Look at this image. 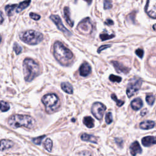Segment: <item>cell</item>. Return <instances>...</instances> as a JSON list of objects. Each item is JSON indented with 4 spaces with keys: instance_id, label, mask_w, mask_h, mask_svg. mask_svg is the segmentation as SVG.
<instances>
[{
    "instance_id": "1",
    "label": "cell",
    "mask_w": 156,
    "mask_h": 156,
    "mask_svg": "<svg viewBox=\"0 0 156 156\" xmlns=\"http://www.w3.org/2000/svg\"><path fill=\"white\" fill-rule=\"evenodd\" d=\"M54 56L55 59L63 66H68L73 58L72 52L60 41L54 44Z\"/></svg>"
},
{
    "instance_id": "2",
    "label": "cell",
    "mask_w": 156,
    "mask_h": 156,
    "mask_svg": "<svg viewBox=\"0 0 156 156\" xmlns=\"http://www.w3.org/2000/svg\"><path fill=\"white\" fill-rule=\"evenodd\" d=\"M8 124L10 127L14 129L24 127L32 129L36 126V121L30 116L16 114L11 116L9 118Z\"/></svg>"
},
{
    "instance_id": "3",
    "label": "cell",
    "mask_w": 156,
    "mask_h": 156,
    "mask_svg": "<svg viewBox=\"0 0 156 156\" xmlns=\"http://www.w3.org/2000/svg\"><path fill=\"white\" fill-rule=\"evenodd\" d=\"M23 72L25 80L31 82L39 75L40 68L38 64L34 60L27 58L23 61Z\"/></svg>"
},
{
    "instance_id": "4",
    "label": "cell",
    "mask_w": 156,
    "mask_h": 156,
    "mask_svg": "<svg viewBox=\"0 0 156 156\" xmlns=\"http://www.w3.org/2000/svg\"><path fill=\"white\" fill-rule=\"evenodd\" d=\"M20 39L24 43L34 45L40 43L43 39V35L41 33L34 30H28L20 34Z\"/></svg>"
},
{
    "instance_id": "5",
    "label": "cell",
    "mask_w": 156,
    "mask_h": 156,
    "mask_svg": "<svg viewBox=\"0 0 156 156\" xmlns=\"http://www.w3.org/2000/svg\"><path fill=\"white\" fill-rule=\"evenodd\" d=\"M41 101L45 106L46 111L49 113L55 112L60 105L59 98L54 93H50L44 95L42 98Z\"/></svg>"
},
{
    "instance_id": "6",
    "label": "cell",
    "mask_w": 156,
    "mask_h": 156,
    "mask_svg": "<svg viewBox=\"0 0 156 156\" xmlns=\"http://www.w3.org/2000/svg\"><path fill=\"white\" fill-rule=\"evenodd\" d=\"M142 84V80L140 78H134L131 79L128 84L126 94L129 98L133 96L140 88Z\"/></svg>"
},
{
    "instance_id": "7",
    "label": "cell",
    "mask_w": 156,
    "mask_h": 156,
    "mask_svg": "<svg viewBox=\"0 0 156 156\" xmlns=\"http://www.w3.org/2000/svg\"><path fill=\"white\" fill-rule=\"evenodd\" d=\"M77 28L79 32L82 34H90L93 30V24L90 19L89 18H86L79 23Z\"/></svg>"
},
{
    "instance_id": "8",
    "label": "cell",
    "mask_w": 156,
    "mask_h": 156,
    "mask_svg": "<svg viewBox=\"0 0 156 156\" xmlns=\"http://www.w3.org/2000/svg\"><path fill=\"white\" fill-rule=\"evenodd\" d=\"M106 110V107L102 103L95 102L93 104L91 111L93 116L98 119H101Z\"/></svg>"
},
{
    "instance_id": "9",
    "label": "cell",
    "mask_w": 156,
    "mask_h": 156,
    "mask_svg": "<svg viewBox=\"0 0 156 156\" xmlns=\"http://www.w3.org/2000/svg\"><path fill=\"white\" fill-rule=\"evenodd\" d=\"M50 18L51 19V20L55 23V24L56 25V26L57 27V28L62 31L63 33H64L67 36H71V33L69 30H68L63 24L61 18H60L59 16L56 15H52L50 16Z\"/></svg>"
},
{
    "instance_id": "10",
    "label": "cell",
    "mask_w": 156,
    "mask_h": 156,
    "mask_svg": "<svg viewBox=\"0 0 156 156\" xmlns=\"http://www.w3.org/2000/svg\"><path fill=\"white\" fill-rule=\"evenodd\" d=\"M145 11L147 14L153 19L156 18V0H147Z\"/></svg>"
},
{
    "instance_id": "11",
    "label": "cell",
    "mask_w": 156,
    "mask_h": 156,
    "mask_svg": "<svg viewBox=\"0 0 156 156\" xmlns=\"http://www.w3.org/2000/svg\"><path fill=\"white\" fill-rule=\"evenodd\" d=\"M91 72V66L87 62H84L81 65L79 68V73L80 75L83 77L88 76Z\"/></svg>"
},
{
    "instance_id": "12",
    "label": "cell",
    "mask_w": 156,
    "mask_h": 156,
    "mask_svg": "<svg viewBox=\"0 0 156 156\" xmlns=\"http://www.w3.org/2000/svg\"><path fill=\"white\" fill-rule=\"evenodd\" d=\"M112 63L115 67V69L118 73H122L124 74H127L130 71V68L125 66L123 64L117 62V61H112Z\"/></svg>"
},
{
    "instance_id": "13",
    "label": "cell",
    "mask_w": 156,
    "mask_h": 156,
    "mask_svg": "<svg viewBox=\"0 0 156 156\" xmlns=\"http://www.w3.org/2000/svg\"><path fill=\"white\" fill-rule=\"evenodd\" d=\"M130 152L132 155H136L138 154H141L142 149L138 141H134L130 146Z\"/></svg>"
},
{
    "instance_id": "14",
    "label": "cell",
    "mask_w": 156,
    "mask_h": 156,
    "mask_svg": "<svg viewBox=\"0 0 156 156\" xmlns=\"http://www.w3.org/2000/svg\"><path fill=\"white\" fill-rule=\"evenodd\" d=\"M141 143L144 146L149 147L155 144V138L153 136H147L142 138Z\"/></svg>"
},
{
    "instance_id": "15",
    "label": "cell",
    "mask_w": 156,
    "mask_h": 156,
    "mask_svg": "<svg viewBox=\"0 0 156 156\" xmlns=\"http://www.w3.org/2000/svg\"><path fill=\"white\" fill-rule=\"evenodd\" d=\"M14 143L12 141L6 139H3L0 141V151H3L5 149H10L13 147Z\"/></svg>"
},
{
    "instance_id": "16",
    "label": "cell",
    "mask_w": 156,
    "mask_h": 156,
    "mask_svg": "<svg viewBox=\"0 0 156 156\" xmlns=\"http://www.w3.org/2000/svg\"><path fill=\"white\" fill-rule=\"evenodd\" d=\"M80 138L82 140L85 141H88V142H91L93 143H98V138L95 136L93 135H90L87 133H83Z\"/></svg>"
},
{
    "instance_id": "17",
    "label": "cell",
    "mask_w": 156,
    "mask_h": 156,
    "mask_svg": "<svg viewBox=\"0 0 156 156\" xmlns=\"http://www.w3.org/2000/svg\"><path fill=\"white\" fill-rule=\"evenodd\" d=\"M155 126V122L153 121L147 120L141 122L140 124V127L144 130H148L154 128Z\"/></svg>"
},
{
    "instance_id": "18",
    "label": "cell",
    "mask_w": 156,
    "mask_h": 156,
    "mask_svg": "<svg viewBox=\"0 0 156 156\" xmlns=\"http://www.w3.org/2000/svg\"><path fill=\"white\" fill-rule=\"evenodd\" d=\"M31 0H25L24 1H22L20 2L19 4H16V8H15V12L16 13H19L21 12L22 10L25 9L26 7H27L30 3Z\"/></svg>"
},
{
    "instance_id": "19",
    "label": "cell",
    "mask_w": 156,
    "mask_h": 156,
    "mask_svg": "<svg viewBox=\"0 0 156 156\" xmlns=\"http://www.w3.org/2000/svg\"><path fill=\"white\" fill-rule=\"evenodd\" d=\"M143 106V101L142 100L138 98L134 99L132 102H131V107L134 110H140Z\"/></svg>"
},
{
    "instance_id": "20",
    "label": "cell",
    "mask_w": 156,
    "mask_h": 156,
    "mask_svg": "<svg viewBox=\"0 0 156 156\" xmlns=\"http://www.w3.org/2000/svg\"><path fill=\"white\" fill-rule=\"evenodd\" d=\"M63 13H64V18L66 23L70 27H73L74 25V22L71 20L70 18V12L69 9L68 7H65L63 9Z\"/></svg>"
},
{
    "instance_id": "21",
    "label": "cell",
    "mask_w": 156,
    "mask_h": 156,
    "mask_svg": "<svg viewBox=\"0 0 156 156\" xmlns=\"http://www.w3.org/2000/svg\"><path fill=\"white\" fill-rule=\"evenodd\" d=\"M61 88L66 93L72 94L73 93V88L72 85L68 82L62 83Z\"/></svg>"
},
{
    "instance_id": "22",
    "label": "cell",
    "mask_w": 156,
    "mask_h": 156,
    "mask_svg": "<svg viewBox=\"0 0 156 156\" xmlns=\"http://www.w3.org/2000/svg\"><path fill=\"white\" fill-rule=\"evenodd\" d=\"M83 124L88 128H92L94 127V120L91 116H85L83 119Z\"/></svg>"
},
{
    "instance_id": "23",
    "label": "cell",
    "mask_w": 156,
    "mask_h": 156,
    "mask_svg": "<svg viewBox=\"0 0 156 156\" xmlns=\"http://www.w3.org/2000/svg\"><path fill=\"white\" fill-rule=\"evenodd\" d=\"M16 4H10L7 5L5 7V10L8 16H11L13 15V12L15 11V8H16Z\"/></svg>"
},
{
    "instance_id": "24",
    "label": "cell",
    "mask_w": 156,
    "mask_h": 156,
    "mask_svg": "<svg viewBox=\"0 0 156 156\" xmlns=\"http://www.w3.org/2000/svg\"><path fill=\"white\" fill-rule=\"evenodd\" d=\"M44 147L48 152H51L52 147V141L50 138H47L43 143Z\"/></svg>"
},
{
    "instance_id": "25",
    "label": "cell",
    "mask_w": 156,
    "mask_h": 156,
    "mask_svg": "<svg viewBox=\"0 0 156 156\" xmlns=\"http://www.w3.org/2000/svg\"><path fill=\"white\" fill-rule=\"evenodd\" d=\"M100 38L101 39L102 41H105L107 40H109L111 39L113 37H115V35L112 34H108V33H101L100 34Z\"/></svg>"
},
{
    "instance_id": "26",
    "label": "cell",
    "mask_w": 156,
    "mask_h": 156,
    "mask_svg": "<svg viewBox=\"0 0 156 156\" xmlns=\"http://www.w3.org/2000/svg\"><path fill=\"white\" fill-rule=\"evenodd\" d=\"M10 109V105L9 103L5 101H1L0 102V110L3 112H7Z\"/></svg>"
},
{
    "instance_id": "27",
    "label": "cell",
    "mask_w": 156,
    "mask_h": 156,
    "mask_svg": "<svg viewBox=\"0 0 156 156\" xmlns=\"http://www.w3.org/2000/svg\"><path fill=\"white\" fill-rule=\"evenodd\" d=\"M155 96L153 94H148L146 97V101L149 105H152L155 102Z\"/></svg>"
},
{
    "instance_id": "28",
    "label": "cell",
    "mask_w": 156,
    "mask_h": 156,
    "mask_svg": "<svg viewBox=\"0 0 156 156\" xmlns=\"http://www.w3.org/2000/svg\"><path fill=\"white\" fill-rule=\"evenodd\" d=\"M111 98H112V99L113 101H115L116 102V105H117L118 107H121V106L124 104V102L123 101H121V100L118 99L117 98L115 94H112L111 95Z\"/></svg>"
},
{
    "instance_id": "29",
    "label": "cell",
    "mask_w": 156,
    "mask_h": 156,
    "mask_svg": "<svg viewBox=\"0 0 156 156\" xmlns=\"http://www.w3.org/2000/svg\"><path fill=\"white\" fill-rule=\"evenodd\" d=\"M44 137H45V135H42V136H38V137H37V138H32V142H33L34 143H35V144L40 145V144H41V141H42V140L44 139Z\"/></svg>"
},
{
    "instance_id": "30",
    "label": "cell",
    "mask_w": 156,
    "mask_h": 156,
    "mask_svg": "<svg viewBox=\"0 0 156 156\" xmlns=\"http://www.w3.org/2000/svg\"><path fill=\"white\" fill-rule=\"evenodd\" d=\"M109 79L110 81L112 82H120L122 80L121 77H119V76H115V75H113V74H111L109 77Z\"/></svg>"
},
{
    "instance_id": "31",
    "label": "cell",
    "mask_w": 156,
    "mask_h": 156,
    "mask_svg": "<svg viewBox=\"0 0 156 156\" xmlns=\"http://www.w3.org/2000/svg\"><path fill=\"white\" fill-rule=\"evenodd\" d=\"M13 48V50L15 51L16 54H17V55L20 54L22 51V48L16 43H14Z\"/></svg>"
},
{
    "instance_id": "32",
    "label": "cell",
    "mask_w": 156,
    "mask_h": 156,
    "mask_svg": "<svg viewBox=\"0 0 156 156\" xmlns=\"http://www.w3.org/2000/svg\"><path fill=\"white\" fill-rule=\"evenodd\" d=\"M112 7V0H104V8L105 9H110Z\"/></svg>"
},
{
    "instance_id": "33",
    "label": "cell",
    "mask_w": 156,
    "mask_h": 156,
    "mask_svg": "<svg viewBox=\"0 0 156 156\" xmlns=\"http://www.w3.org/2000/svg\"><path fill=\"white\" fill-rule=\"evenodd\" d=\"M105 119L106 123L108 124H110V123L112 122L113 118H112V115L111 112H108V113L106 114Z\"/></svg>"
},
{
    "instance_id": "34",
    "label": "cell",
    "mask_w": 156,
    "mask_h": 156,
    "mask_svg": "<svg viewBox=\"0 0 156 156\" xmlns=\"http://www.w3.org/2000/svg\"><path fill=\"white\" fill-rule=\"evenodd\" d=\"M135 54L140 58H142L144 55V51L141 48H138L135 51Z\"/></svg>"
},
{
    "instance_id": "35",
    "label": "cell",
    "mask_w": 156,
    "mask_h": 156,
    "mask_svg": "<svg viewBox=\"0 0 156 156\" xmlns=\"http://www.w3.org/2000/svg\"><path fill=\"white\" fill-rule=\"evenodd\" d=\"M29 16L32 19H33L34 20H38L40 18V16L39 15H37V14H36L35 13H32V12L30 13Z\"/></svg>"
},
{
    "instance_id": "36",
    "label": "cell",
    "mask_w": 156,
    "mask_h": 156,
    "mask_svg": "<svg viewBox=\"0 0 156 156\" xmlns=\"http://www.w3.org/2000/svg\"><path fill=\"white\" fill-rule=\"evenodd\" d=\"M111 46V44H105V45H102L100 46L98 49V52L100 53L102 50H104L105 49H107L108 48H110Z\"/></svg>"
},
{
    "instance_id": "37",
    "label": "cell",
    "mask_w": 156,
    "mask_h": 156,
    "mask_svg": "<svg viewBox=\"0 0 156 156\" xmlns=\"http://www.w3.org/2000/svg\"><path fill=\"white\" fill-rule=\"evenodd\" d=\"M115 141H116V143L119 146L121 147L122 146V140L119 139V138H115Z\"/></svg>"
},
{
    "instance_id": "38",
    "label": "cell",
    "mask_w": 156,
    "mask_h": 156,
    "mask_svg": "<svg viewBox=\"0 0 156 156\" xmlns=\"http://www.w3.org/2000/svg\"><path fill=\"white\" fill-rule=\"evenodd\" d=\"M105 23L106 24L108 25V26H111V25H113V21L112 20H111L110 19H107V20L105 21Z\"/></svg>"
},
{
    "instance_id": "39",
    "label": "cell",
    "mask_w": 156,
    "mask_h": 156,
    "mask_svg": "<svg viewBox=\"0 0 156 156\" xmlns=\"http://www.w3.org/2000/svg\"><path fill=\"white\" fill-rule=\"evenodd\" d=\"M3 21H4L3 15H2V13L0 11V25L3 23Z\"/></svg>"
},
{
    "instance_id": "40",
    "label": "cell",
    "mask_w": 156,
    "mask_h": 156,
    "mask_svg": "<svg viewBox=\"0 0 156 156\" xmlns=\"http://www.w3.org/2000/svg\"><path fill=\"white\" fill-rule=\"evenodd\" d=\"M147 110L146 108L143 109V110L141 112V116H144V115L147 113Z\"/></svg>"
},
{
    "instance_id": "41",
    "label": "cell",
    "mask_w": 156,
    "mask_h": 156,
    "mask_svg": "<svg viewBox=\"0 0 156 156\" xmlns=\"http://www.w3.org/2000/svg\"><path fill=\"white\" fill-rule=\"evenodd\" d=\"M87 3L88 4H91V2H92V0H85Z\"/></svg>"
},
{
    "instance_id": "42",
    "label": "cell",
    "mask_w": 156,
    "mask_h": 156,
    "mask_svg": "<svg viewBox=\"0 0 156 156\" xmlns=\"http://www.w3.org/2000/svg\"><path fill=\"white\" fill-rule=\"evenodd\" d=\"M155 24H154V26H153V29H154V30H155Z\"/></svg>"
},
{
    "instance_id": "43",
    "label": "cell",
    "mask_w": 156,
    "mask_h": 156,
    "mask_svg": "<svg viewBox=\"0 0 156 156\" xmlns=\"http://www.w3.org/2000/svg\"><path fill=\"white\" fill-rule=\"evenodd\" d=\"M1 41V35H0V42Z\"/></svg>"
}]
</instances>
